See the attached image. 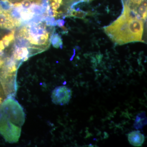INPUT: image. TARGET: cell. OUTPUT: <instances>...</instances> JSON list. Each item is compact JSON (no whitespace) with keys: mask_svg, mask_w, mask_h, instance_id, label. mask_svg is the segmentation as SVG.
Returning <instances> with one entry per match:
<instances>
[{"mask_svg":"<svg viewBox=\"0 0 147 147\" xmlns=\"http://www.w3.org/2000/svg\"><path fill=\"white\" fill-rule=\"evenodd\" d=\"M72 95L71 90L65 86L56 87L52 92L51 98L54 104L64 105L68 104Z\"/></svg>","mask_w":147,"mask_h":147,"instance_id":"2","label":"cell"},{"mask_svg":"<svg viewBox=\"0 0 147 147\" xmlns=\"http://www.w3.org/2000/svg\"><path fill=\"white\" fill-rule=\"evenodd\" d=\"M146 11L147 7H145L143 5L139 7V9H138V12L140 14H142V15L143 13Z\"/></svg>","mask_w":147,"mask_h":147,"instance_id":"10","label":"cell"},{"mask_svg":"<svg viewBox=\"0 0 147 147\" xmlns=\"http://www.w3.org/2000/svg\"><path fill=\"white\" fill-rule=\"evenodd\" d=\"M0 132L7 141L15 143L20 138L21 128L9 121H3L0 123Z\"/></svg>","mask_w":147,"mask_h":147,"instance_id":"1","label":"cell"},{"mask_svg":"<svg viewBox=\"0 0 147 147\" xmlns=\"http://www.w3.org/2000/svg\"><path fill=\"white\" fill-rule=\"evenodd\" d=\"M144 135L139 130L132 131L128 135V140L130 144L134 146H142L145 142Z\"/></svg>","mask_w":147,"mask_h":147,"instance_id":"4","label":"cell"},{"mask_svg":"<svg viewBox=\"0 0 147 147\" xmlns=\"http://www.w3.org/2000/svg\"><path fill=\"white\" fill-rule=\"evenodd\" d=\"M84 1H90V0H84Z\"/></svg>","mask_w":147,"mask_h":147,"instance_id":"14","label":"cell"},{"mask_svg":"<svg viewBox=\"0 0 147 147\" xmlns=\"http://www.w3.org/2000/svg\"><path fill=\"white\" fill-rule=\"evenodd\" d=\"M30 42L28 39L22 37H16L15 40V47H30Z\"/></svg>","mask_w":147,"mask_h":147,"instance_id":"8","label":"cell"},{"mask_svg":"<svg viewBox=\"0 0 147 147\" xmlns=\"http://www.w3.org/2000/svg\"><path fill=\"white\" fill-rule=\"evenodd\" d=\"M147 124L146 113L144 112H142L138 114L136 116L134 123V127L136 129H142L145 125H146Z\"/></svg>","mask_w":147,"mask_h":147,"instance_id":"6","label":"cell"},{"mask_svg":"<svg viewBox=\"0 0 147 147\" xmlns=\"http://www.w3.org/2000/svg\"><path fill=\"white\" fill-rule=\"evenodd\" d=\"M50 40L53 47L56 48L60 47L61 49H63V43L62 39L61 38L60 36L59 35V34L57 33H53L51 36Z\"/></svg>","mask_w":147,"mask_h":147,"instance_id":"7","label":"cell"},{"mask_svg":"<svg viewBox=\"0 0 147 147\" xmlns=\"http://www.w3.org/2000/svg\"><path fill=\"white\" fill-rule=\"evenodd\" d=\"M74 55L73 56H72V57H71V60H72V59H73V58L74 57V55H75V49H74Z\"/></svg>","mask_w":147,"mask_h":147,"instance_id":"12","label":"cell"},{"mask_svg":"<svg viewBox=\"0 0 147 147\" xmlns=\"http://www.w3.org/2000/svg\"><path fill=\"white\" fill-rule=\"evenodd\" d=\"M2 98H1L0 97V104H1V103H2Z\"/></svg>","mask_w":147,"mask_h":147,"instance_id":"13","label":"cell"},{"mask_svg":"<svg viewBox=\"0 0 147 147\" xmlns=\"http://www.w3.org/2000/svg\"><path fill=\"white\" fill-rule=\"evenodd\" d=\"M56 22H57V26L59 27L60 28L63 26L65 23V21L63 20V19H60L57 20V21H56Z\"/></svg>","mask_w":147,"mask_h":147,"instance_id":"9","label":"cell"},{"mask_svg":"<svg viewBox=\"0 0 147 147\" xmlns=\"http://www.w3.org/2000/svg\"><path fill=\"white\" fill-rule=\"evenodd\" d=\"M128 26L129 31L135 38L136 42H142V35L144 31L143 21L137 19H129Z\"/></svg>","mask_w":147,"mask_h":147,"instance_id":"3","label":"cell"},{"mask_svg":"<svg viewBox=\"0 0 147 147\" xmlns=\"http://www.w3.org/2000/svg\"><path fill=\"white\" fill-rule=\"evenodd\" d=\"M4 63V61L3 59L0 57V68L3 66Z\"/></svg>","mask_w":147,"mask_h":147,"instance_id":"11","label":"cell"},{"mask_svg":"<svg viewBox=\"0 0 147 147\" xmlns=\"http://www.w3.org/2000/svg\"><path fill=\"white\" fill-rule=\"evenodd\" d=\"M27 57H30L29 52L26 47H15L12 57L15 60H23Z\"/></svg>","mask_w":147,"mask_h":147,"instance_id":"5","label":"cell"}]
</instances>
